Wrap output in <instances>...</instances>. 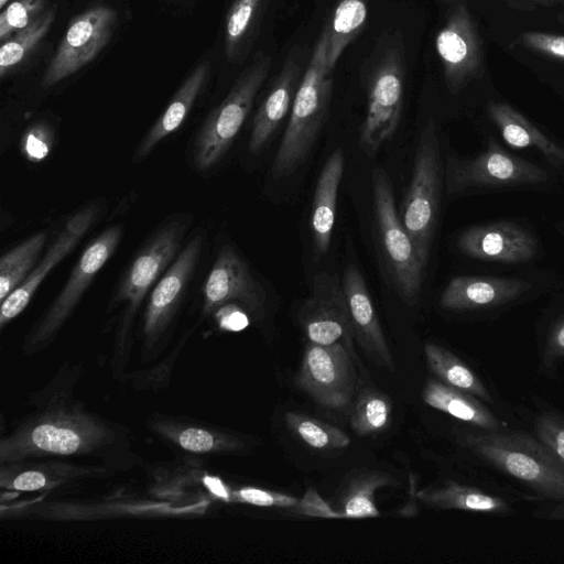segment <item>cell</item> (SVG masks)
Instances as JSON below:
<instances>
[{
    "label": "cell",
    "mask_w": 564,
    "mask_h": 564,
    "mask_svg": "<svg viewBox=\"0 0 564 564\" xmlns=\"http://www.w3.org/2000/svg\"><path fill=\"white\" fill-rule=\"evenodd\" d=\"M299 321L308 343H339L351 352L355 335L343 283L337 275L327 272L314 275L312 292L301 305Z\"/></svg>",
    "instance_id": "12"
},
{
    "label": "cell",
    "mask_w": 564,
    "mask_h": 564,
    "mask_svg": "<svg viewBox=\"0 0 564 564\" xmlns=\"http://www.w3.org/2000/svg\"><path fill=\"white\" fill-rule=\"evenodd\" d=\"M204 310L210 313L231 302L249 311L263 313L265 292L248 263L230 245L224 243L202 288Z\"/></svg>",
    "instance_id": "14"
},
{
    "label": "cell",
    "mask_w": 564,
    "mask_h": 564,
    "mask_svg": "<svg viewBox=\"0 0 564 564\" xmlns=\"http://www.w3.org/2000/svg\"><path fill=\"white\" fill-rule=\"evenodd\" d=\"M181 446L191 452H208L214 447V437L205 430L187 429L178 437Z\"/></svg>",
    "instance_id": "41"
},
{
    "label": "cell",
    "mask_w": 564,
    "mask_h": 564,
    "mask_svg": "<svg viewBox=\"0 0 564 564\" xmlns=\"http://www.w3.org/2000/svg\"><path fill=\"white\" fill-rule=\"evenodd\" d=\"M205 245L206 234L204 230H198L183 246L178 256L150 291L144 322L147 333L160 329L185 299L198 269Z\"/></svg>",
    "instance_id": "16"
},
{
    "label": "cell",
    "mask_w": 564,
    "mask_h": 564,
    "mask_svg": "<svg viewBox=\"0 0 564 564\" xmlns=\"http://www.w3.org/2000/svg\"><path fill=\"white\" fill-rule=\"evenodd\" d=\"M423 401L441 412L484 431L500 430L501 423L475 395L448 386L438 379L426 380L422 390Z\"/></svg>",
    "instance_id": "24"
},
{
    "label": "cell",
    "mask_w": 564,
    "mask_h": 564,
    "mask_svg": "<svg viewBox=\"0 0 564 564\" xmlns=\"http://www.w3.org/2000/svg\"><path fill=\"white\" fill-rule=\"evenodd\" d=\"M344 166L343 149L336 148L317 177L310 225L314 247L319 256L325 254L330 245Z\"/></svg>",
    "instance_id": "22"
},
{
    "label": "cell",
    "mask_w": 564,
    "mask_h": 564,
    "mask_svg": "<svg viewBox=\"0 0 564 564\" xmlns=\"http://www.w3.org/2000/svg\"><path fill=\"white\" fill-rule=\"evenodd\" d=\"M393 482L390 475L368 473L355 479L348 487L341 500L344 518L378 517L379 510L375 503V492L382 486Z\"/></svg>",
    "instance_id": "32"
},
{
    "label": "cell",
    "mask_w": 564,
    "mask_h": 564,
    "mask_svg": "<svg viewBox=\"0 0 564 564\" xmlns=\"http://www.w3.org/2000/svg\"><path fill=\"white\" fill-rule=\"evenodd\" d=\"M392 402L383 393L365 390L358 398L350 417L356 434L365 436L380 433L391 421Z\"/></svg>",
    "instance_id": "31"
},
{
    "label": "cell",
    "mask_w": 564,
    "mask_h": 564,
    "mask_svg": "<svg viewBox=\"0 0 564 564\" xmlns=\"http://www.w3.org/2000/svg\"><path fill=\"white\" fill-rule=\"evenodd\" d=\"M32 441L40 449L57 454L74 453L80 445V438L74 431L52 424L35 427Z\"/></svg>",
    "instance_id": "36"
},
{
    "label": "cell",
    "mask_w": 564,
    "mask_h": 564,
    "mask_svg": "<svg viewBox=\"0 0 564 564\" xmlns=\"http://www.w3.org/2000/svg\"><path fill=\"white\" fill-rule=\"evenodd\" d=\"M55 14L56 7L45 10L31 24L3 42L0 48V76L2 78L37 46L53 24Z\"/></svg>",
    "instance_id": "29"
},
{
    "label": "cell",
    "mask_w": 564,
    "mask_h": 564,
    "mask_svg": "<svg viewBox=\"0 0 564 564\" xmlns=\"http://www.w3.org/2000/svg\"><path fill=\"white\" fill-rule=\"evenodd\" d=\"M295 383L322 406L344 408L350 401L356 384L350 352L339 343H308Z\"/></svg>",
    "instance_id": "11"
},
{
    "label": "cell",
    "mask_w": 564,
    "mask_h": 564,
    "mask_svg": "<svg viewBox=\"0 0 564 564\" xmlns=\"http://www.w3.org/2000/svg\"><path fill=\"white\" fill-rule=\"evenodd\" d=\"M192 223V215L174 214L152 231L116 284L113 305L123 304L127 314H133L178 256Z\"/></svg>",
    "instance_id": "6"
},
{
    "label": "cell",
    "mask_w": 564,
    "mask_h": 564,
    "mask_svg": "<svg viewBox=\"0 0 564 564\" xmlns=\"http://www.w3.org/2000/svg\"><path fill=\"white\" fill-rule=\"evenodd\" d=\"M561 10L560 12L556 14V21L564 25V0H561Z\"/></svg>",
    "instance_id": "47"
},
{
    "label": "cell",
    "mask_w": 564,
    "mask_h": 564,
    "mask_svg": "<svg viewBox=\"0 0 564 564\" xmlns=\"http://www.w3.org/2000/svg\"><path fill=\"white\" fill-rule=\"evenodd\" d=\"M46 0H14L0 14V40L7 41L13 32L31 24L43 12Z\"/></svg>",
    "instance_id": "34"
},
{
    "label": "cell",
    "mask_w": 564,
    "mask_h": 564,
    "mask_svg": "<svg viewBox=\"0 0 564 564\" xmlns=\"http://www.w3.org/2000/svg\"><path fill=\"white\" fill-rule=\"evenodd\" d=\"M223 307V306H221ZM220 326L225 329L238 332L246 328L249 324L248 316L238 306L229 305L223 307Z\"/></svg>",
    "instance_id": "42"
},
{
    "label": "cell",
    "mask_w": 564,
    "mask_h": 564,
    "mask_svg": "<svg viewBox=\"0 0 564 564\" xmlns=\"http://www.w3.org/2000/svg\"><path fill=\"white\" fill-rule=\"evenodd\" d=\"M117 23V12L96 6L74 17L50 62L41 85L48 88L89 64L108 44Z\"/></svg>",
    "instance_id": "10"
},
{
    "label": "cell",
    "mask_w": 564,
    "mask_h": 564,
    "mask_svg": "<svg viewBox=\"0 0 564 564\" xmlns=\"http://www.w3.org/2000/svg\"><path fill=\"white\" fill-rule=\"evenodd\" d=\"M404 73L402 45L383 47L369 77L367 110L360 128L359 144L369 158H373L398 129Z\"/></svg>",
    "instance_id": "7"
},
{
    "label": "cell",
    "mask_w": 564,
    "mask_h": 564,
    "mask_svg": "<svg viewBox=\"0 0 564 564\" xmlns=\"http://www.w3.org/2000/svg\"><path fill=\"white\" fill-rule=\"evenodd\" d=\"M534 433L564 463V416L545 412L534 420Z\"/></svg>",
    "instance_id": "37"
},
{
    "label": "cell",
    "mask_w": 564,
    "mask_h": 564,
    "mask_svg": "<svg viewBox=\"0 0 564 564\" xmlns=\"http://www.w3.org/2000/svg\"><path fill=\"white\" fill-rule=\"evenodd\" d=\"M424 354L431 372L440 381L466 391L489 403L492 402L489 391L479 377L452 351L437 344L426 343L424 345Z\"/></svg>",
    "instance_id": "26"
},
{
    "label": "cell",
    "mask_w": 564,
    "mask_h": 564,
    "mask_svg": "<svg viewBox=\"0 0 564 564\" xmlns=\"http://www.w3.org/2000/svg\"><path fill=\"white\" fill-rule=\"evenodd\" d=\"M209 72L207 62L198 64L170 100L167 107L137 144L135 163L147 159L167 137L180 129L200 94Z\"/></svg>",
    "instance_id": "21"
},
{
    "label": "cell",
    "mask_w": 564,
    "mask_h": 564,
    "mask_svg": "<svg viewBox=\"0 0 564 564\" xmlns=\"http://www.w3.org/2000/svg\"><path fill=\"white\" fill-rule=\"evenodd\" d=\"M508 7L520 11H534L540 8H550L561 3V0H500Z\"/></svg>",
    "instance_id": "45"
},
{
    "label": "cell",
    "mask_w": 564,
    "mask_h": 564,
    "mask_svg": "<svg viewBox=\"0 0 564 564\" xmlns=\"http://www.w3.org/2000/svg\"><path fill=\"white\" fill-rule=\"evenodd\" d=\"M487 112L501 137L512 148H533L555 167H564V149L542 133L511 105L489 101Z\"/></svg>",
    "instance_id": "23"
},
{
    "label": "cell",
    "mask_w": 564,
    "mask_h": 564,
    "mask_svg": "<svg viewBox=\"0 0 564 564\" xmlns=\"http://www.w3.org/2000/svg\"><path fill=\"white\" fill-rule=\"evenodd\" d=\"M264 0H236L227 13L226 53L234 58L258 19Z\"/></svg>",
    "instance_id": "33"
},
{
    "label": "cell",
    "mask_w": 564,
    "mask_h": 564,
    "mask_svg": "<svg viewBox=\"0 0 564 564\" xmlns=\"http://www.w3.org/2000/svg\"><path fill=\"white\" fill-rule=\"evenodd\" d=\"M301 76V52L294 47L254 115L248 142L249 151L252 154H257L265 148L276 128L291 111Z\"/></svg>",
    "instance_id": "19"
},
{
    "label": "cell",
    "mask_w": 564,
    "mask_h": 564,
    "mask_svg": "<svg viewBox=\"0 0 564 564\" xmlns=\"http://www.w3.org/2000/svg\"><path fill=\"white\" fill-rule=\"evenodd\" d=\"M285 424L292 433L315 449H340L349 445V436L341 430L299 412H288Z\"/></svg>",
    "instance_id": "30"
},
{
    "label": "cell",
    "mask_w": 564,
    "mask_h": 564,
    "mask_svg": "<svg viewBox=\"0 0 564 564\" xmlns=\"http://www.w3.org/2000/svg\"><path fill=\"white\" fill-rule=\"evenodd\" d=\"M105 209L106 204L102 199L93 200L67 219L31 274L1 302L0 324L2 326L26 307L44 279L73 252L86 234L100 220Z\"/></svg>",
    "instance_id": "13"
},
{
    "label": "cell",
    "mask_w": 564,
    "mask_h": 564,
    "mask_svg": "<svg viewBox=\"0 0 564 564\" xmlns=\"http://www.w3.org/2000/svg\"><path fill=\"white\" fill-rule=\"evenodd\" d=\"M444 180L448 194H455L473 188L538 185L547 182L549 175L539 165L491 142L475 158L449 156Z\"/></svg>",
    "instance_id": "8"
},
{
    "label": "cell",
    "mask_w": 564,
    "mask_h": 564,
    "mask_svg": "<svg viewBox=\"0 0 564 564\" xmlns=\"http://www.w3.org/2000/svg\"><path fill=\"white\" fill-rule=\"evenodd\" d=\"M296 512L313 516V517H324V518H344L341 512L333 510L313 489L310 488L305 497L299 502L295 507Z\"/></svg>",
    "instance_id": "40"
},
{
    "label": "cell",
    "mask_w": 564,
    "mask_h": 564,
    "mask_svg": "<svg viewBox=\"0 0 564 564\" xmlns=\"http://www.w3.org/2000/svg\"><path fill=\"white\" fill-rule=\"evenodd\" d=\"M270 66L271 57L259 55L239 75L225 99L205 118L187 152L196 172L207 173L223 161L245 123Z\"/></svg>",
    "instance_id": "3"
},
{
    "label": "cell",
    "mask_w": 564,
    "mask_h": 564,
    "mask_svg": "<svg viewBox=\"0 0 564 564\" xmlns=\"http://www.w3.org/2000/svg\"><path fill=\"white\" fill-rule=\"evenodd\" d=\"M367 0H339L329 24L327 66L333 72L348 44L360 33L367 20Z\"/></svg>",
    "instance_id": "28"
},
{
    "label": "cell",
    "mask_w": 564,
    "mask_h": 564,
    "mask_svg": "<svg viewBox=\"0 0 564 564\" xmlns=\"http://www.w3.org/2000/svg\"><path fill=\"white\" fill-rule=\"evenodd\" d=\"M444 181L437 127L431 119L419 137L410 184L399 213L425 267L437 226Z\"/></svg>",
    "instance_id": "4"
},
{
    "label": "cell",
    "mask_w": 564,
    "mask_h": 564,
    "mask_svg": "<svg viewBox=\"0 0 564 564\" xmlns=\"http://www.w3.org/2000/svg\"><path fill=\"white\" fill-rule=\"evenodd\" d=\"M328 31L316 42L291 108L271 172L275 180L293 174L308 156L327 118L332 98V70L327 66Z\"/></svg>",
    "instance_id": "1"
},
{
    "label": "cell",
    "mask_w": 564,
    "mask_h": 564,
    "mask_svg": "<svg viewBox=\"0 0 564 564\" xmlns=\"http://www.w3.org/2000/svg\"><path fill=\"white\" fill-rule=\"evenodd\" d=\"M53 130L46 122H35L25 131L22 150L32 161L43 160L50 152Z\"/></svg>",
    "instance_id": "38"
},
{
    "label": "cell",
    "mask_w": 564,
    "mask_h": 564,
    "mask_svg": "<svg viewBox=\"0 0 564 564\" xmlns=\"http://www.w3.org/2000/svg\"><path fill=\"white\" fill-rule=\"evenodd\" d=\"M341 283L357 343L375 364L393 371V357L365 279L355 264L346 267Z\"/></svg>",
    "instance_id": "18"
},
{
    "label": "cell",
    "mask_w": 564,
    "mask_h": 564,
    "mask_svg": "<svg viewBox=\"0 0 564 564\" xmlns=\"http://www.w3.org/2000/svg\"><path fill=\"white\" fill-rule=\"evenodd\" d=\"M448 90L458 94L485 74L484 41L465 0L451 4L435 39Z\"/></svg>",
    "instance_id": "9"
},
{
    "label": "cell",
    "mask_w": 564,
    "mask_h": 564,
    "mask_svg": "<svg viewBox=\"0 0 564 564\" xmlns=\"http://www.w3.org/2000/svg\"><path fill=\"white\" fill-rule=\"evenodd\" d=\"M9 0H0V8L3 10Z\"/></svg>",
    "instance_id": "48"
},
{
    "label": "cell",
    "mask_w": 564,
    "mask_h": 564,
    "mask_svg": "<svg viewBox=\"0 0 564 564\" xmlns=\"http://www.w3.org/2000/svg\"><path fill=\"white\" fill-rule=\"evenodd\" d=\"M530 288V282L520 279L459 275L448 282L440 305L449 311L495 307L516 300Z\"/></svg>",
    "instance_id": "20"
},
{
    "label": "cell",
    "mask_w": 564,
    "mask_h": 564,
    "mask_svg": "<svg viewBox=\"0 0 564 564\" xmlns=\"http://www.w3.org/2000/svg\"><path fill=\"white\" fill-rule=\"evenodd\" d=\"M419 498L426 505L442 509H458L474 512L508 513V503L477 488L448 482L438 488L424 489Z\"/></svg>",
    "instance_id": "25"
},
{
    "label": "cell",
    "mask_w": 564,
    "mask_h": 564,
    "mask_svg": "<svg viewBox=\"0 0 564 564\" xmlns=\"http://www.w3.org/2000/svg\"><path fill=\"white\" fill-rule=\"evenodd\" d=\"M460 440L479 458L539 495L564 500V463L538 438L482 430L464 433Z\"/></svg>",
    "instance_id": "2"
},
{
    "label": "cell",
    "mask_w": 564,
    "mask_h": 564,
    "mask_svg": "<svg viewBox=\"0 0 564 564\" xmlns=\"http://www.w3.org/2000/svg\"><path fill=\"white\" fill-rule=\"evenodd\" d=\"M46 479L39 471H26L19 475L12 482V487L17 490L32 491L44 487Z\"/></svg>",
    "instance_id": "44"
},
{
    "label": "cell",
    "mask_w": 564,
    "mask_h": 564,
    "mask_svg": "<svg viewBox=\"0 0 564 564\" xmlns=\"http://www.w3.org/2000/svg\"><path fill=\"white\" fill-rule=\"evenodd\" d=\"M372 194L376 237L387 276L401 300L412 306L419 301L426 267L401 221L390 177L382 167L372 171Z\"/></svg>",
    "instance_id": "5"
},
{
    "label": "cell",
    "mask_w": 564,
    "mask_h": 564,
    "mask_svg": "<svg viewBox=\"0 0 564 564\" xmlns=\"http://www.w3.org/2000/svg\"><path fill=\"white\" fill-rule=\"evenodd\" d=\"M239 500L260 507L293 508L299 499L281 492L246 487L237 492Z\"/></svg>",
    "instance_id": "39"
},
{
    "label": "cell",
    "mask_w": 564,
    "mask_h": 564,
    "mask_svg": "<svg viewBox=\"0 0 564 564\" xmlns=\"http://www.w3.org/2000/svg\"><path fill=\"white\" fill-rule=\"evenodd\" d=\"M513 47H522L539 56L564 63V35L541 31L521 32L512 42Z\"/></svg>",
    "instance_id": "35"
},
{
    "label": "cell",
    "mask_w": 564,
    "mask_h": 564,
    "mask_svg": "<svg viewBox=\"0 0 564 564\" xmlns=\"http://www.w3.org/2000/svg\"><path fill=\"white\" fill-rule=\"evenodd\" d=\"M206 487L217 497L228 499V492L224 484L216 477L206 476L204 478Z\"/></svg>",
    "instance_id": "46"
},
{
    "label": "cell",
    "mask_w": 564,
    "mask_h": 564,
    "mask_svg": "<svg viewBox=\"0 0 564 564\" xmlns=\"http://www.w3.org/2000/svg\"><path fill=\"white\" fill-rule=\"evenodd\" d=\"M123 229L122 224L112 225L86 246L61 292L52 303L42 324V332H51L56 328L73 311L99 271L115 254L123 237Z\"/></svg>",
    "instance_id": "15"
},
{
    "label": "cell",
    "mask_w": 564,
    "mask_h": 564,
    "mask_svg": "<svg viewBox=\"0 0 564 564\" xmlns=\"http://www.w3.org/2000/svg\"><path fill=\"white\" fill-rule=\"evenodd\" d=\"M457 247L470 258L501 263L528 262L538 250L534 236L511 221L473 226L458 236Z\"/></svg>",
    "instance_id": "17"
},
{
    "label": "cell",
    "mask_w": 564,
    "mask_h": 564,
    "mask_svg": "<svg viewBox=\"0 0 564 564\" xmlns=\"http://www.w3.org/2000/svg\"><path fill=\"white\" fill-rule=\"evenodd\" d=\"M47 241V232H36L0 258V301L20 286L31 274Z\"/></svg>",
    "instance_id": "27"
},
{
    "label": "cell",
    "mask_w": 564,
    "mask_h": 564,
    "mask_svg": "<svg viewBox=\"0 0 564 564\" xmlns=\"http://www.w3.org/2000/svg\"><path fill=\"white\" fill-rule=\"evenodd\" d=\"M545 355L549 359L564 357V319L551 330Z\"/></svg>",
    "instance_id": "43"
}]
</instances>
